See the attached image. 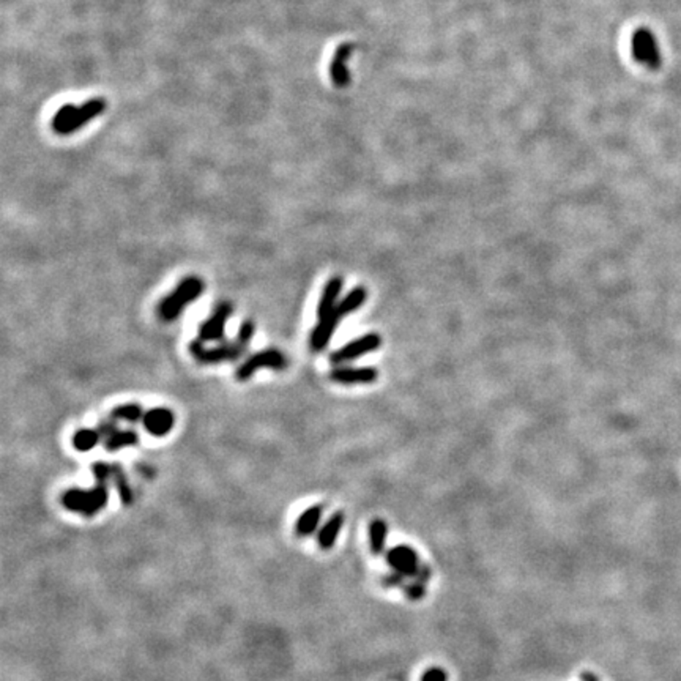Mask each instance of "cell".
Returning <instances> with one entry per match:
<instances>
[{
  "instance_id": "1",
  "label": "cell",
  "mask_w": 681,
  "mask_h": 681,
  "mask_svg": "<svg viewBox=\"0 0 681 681\" xmlns=\"http://www.w3.org/2000/svg\"><path fill=\"white\" fill-rule=\"evenodd\" d=\"M204 289L205 284L199 276H186L169 295L161 300L158 305L159 319L164 322H174L175 319H179L183 309L204 294Z\"/></svg>"
},
{
  "instance_id": "2",
  "label": "cell",
  "mask_w": 681,
  "mask_h": 681,
  "mask_svg": "<svg viewBox=\"0 0 681 681\" xmlns=\"http://www.w3.org/2000/svg\"><path fill=\"white\" fill-rule=\"evenodd\" d=\"M109 500V490H107V484L98 483L95 488L92 489H78L71 488L68 490H65L62 497H60V502H62V507L65 510H68L71 512H76L84 517H93L97 516L100 511H103Z\"/></svg>"
},
{
  "instance_id": "3",
  "label": "cell",
  "mask_w": 681,
  "mask_h": 681,
  "mask_svg": "<svg viewBox=\"0 0 681 681\" xmlns=\"http://www.w3.org/2000/svg\"><path fill=\"white\" fill-rule=\"evenodd\" d=\"M106 101L103 98H95L85 103L83 107L73 104H65L56 112L52 119V128L60 134H70L78 131L84 123L90 122L93 117L104 111Z\"/></svg>"
},
{
  "instance_id": "4",
  "label": "cell",
  "mask_w": 681,
  "mask_h": 681,
  "mask_svg": "<svg viewBox=\"0 0 681 681\" xmlns=\"http://www.w3.org/2000/svg\"><path fill=\"white\" fill-rule=\"evenodd\" d=\"M246 347L248 346L241 344L239 339L222 342L217 347H205L204 341L198 338L190 344V354L200 365H218V363L235 361L241 358L246 352Z\"/></svg>"
},
{
  "instance_id": "5",
  "label": "cell",
  "mask_w": 681,
  "mask_h": 681,
  "mask_svg": "<svg viewBox=\"0 0 681 681\" xmlns=\"http://www.w3.org/2000/svg\"><path fill=\"white\" fill-rule=\"evenodd\" d=\"M286 368L287 360L286 356L282 355V352L276 349H265L260 350V352L253 354L246 361L241 363L237 373H235V377H237L239 382H246L260 369L282 370Z\"/></svg>"
},
{
  "instance_id": "6",
  "label": "cell",
  "mask_w": 681,
  "mask_h": 681,
  "mask_svg": "<svg viewBox=\"0 0 681 681\" xmlns=\"http://www.w3.org/2000/svg\"><path fill=\"white\" fill-rule=\"evenodd\" d=\"M631 52L632 57L640 65L650 70H658L661 66V49L656 37L649 29H639L634 32L631 38Z\"/></svg>"
},
{
  "instance_id": "7",
  "label": "cell",
  "mask_w": 681,
  "mask_h": 681,
  "mask_svg": "<svg viewBox=\"0 0 681 681\" xmlns=\"http://www.w3.org/2000/svg\"><path fill=\"white\" fill-rule=\"evenodd\" d=\"M380 346H382L380 336L375 333H368L365 336H360V338L347 342L346 346H342L341 349L335 350L332 356H330V360H332L333 365H342V363L352 361L360 358L363 355L374 352V350H377Z\"/></svg>"
},
{
  "instance_id": "8",
  "label": "cell",
  "mask_w": 681,
  "mask_h": 681,
  "mask_svg": "<svg viewBox=\"0 0 681 681\" xmlns=\"http://www.w3.org/2000/svg\"><path fill=\"white\" fill-rule=\"evenodd\" d=\"M234 314V306L231 301H221L213 309L212 315L199 325L198 338L204 342L207 341H222L224 339L226 323Z\"/></svg>"
},
{
  "instance_id": "9",
  "label": "cell",
  "mask_w": 681,
  "mask_h": 681,
  "mask_svg": "<svg viewBox=\"0 0 681 681\" xmlns=\"http://www.w3.org/2000/svg\"><path fill=\"white\" fill-rule=\"evenodd\" d=\"M387 562L396 572L406 577H415L421 568L416 552L407 546H396L390 549L387 552Z\"/></svg>"
},
{
  "instance_id": "10",
  "label": "cell",
  "mask_w": 681,
  "mask_h": 681,
  "mask_svg": "<svg viewBox=\"0 0 681 681\" xmlns=\"http://www.w3.org/2000/svg\"><path fill=\"white\" fill-rule=\"evenodd\" d=\"M143 424L148 434L155 437H164L169 434L174 428L175 415L169 409L157 407L144 414Z\"/></svg>"
},
{
  "instance_id": "11",
  "label": "cell",
  "mask_w": 681,
  "mask_h": 681,
  "mask_svg": "<svg viewBox=\"0 0 681 681\" xmlns=\"http://www.w3.org/2000/svg\"><path fill=\"white\" fill-rule=\"evenodd\" d=\"M341 319L342 317L336 311L330 313L328 315L319 319V322H317V325L313 330L311 338H309V346H311L313 352H322V350L328 346Z\"/></svg>"
},
{
  "instance_id": "12",
  "label": "cell",
  "mask_w": 681,
  "mask_h": 681,
  "mask_svg": "<svg viewBox=\"0 0 681 681\" xmlns=\"http://www.w3.org/2000/svg\"><path fill=\"white\" fill-rule=\"evenodd\" d=\"M330 379L342 385H361V383H373L377 379V370L374 368H335L330 373Z\"/></svg>"
},
{
  "instance_id": "13",
  "label": "cell",
  "mask_w": 681,
  "mask_h": 681,
  "mask_svg": "<svg viewBox=\"0 0 681 681\" xmlns=\"http://www.w3.org/2000/svg\"><path fill=\"white\" fill-rule=\"evenodd\" d=\"M342 286H344V281L341 276H333V278L327 282L325 287H323L319 305H317V317H319V319L328 315L330 313H333L335 308L338 306L339 303L338 299L341 295Z\"/></svg>"
},
{
  "instance_id": "14",
  "label": "cell",
  "mask_w": 681,
  "mask_h": 681,
  "mask_svg": "<svg viewBox=\"0 0 681 681\" xmlns=\"http://www.w3.org/2000/svg\"><path fill=\"white\" fill-rule=\"evenodd\" d=\"M352 46L350 44H342L336 51L335 57L332 60V66H330V74H332V79L336 85L344 87L349 83V71L346 62L347 59L352 56Z\"/></svg>"
},
{
  "instance_id": "15",
  "label": "cell",
  "mask_w": 681,
  "mask_h": 681,
  "mask_svg": "<svg viewBox=\"0 0 681 681\" xmlns=\"http://www.w3.org/2000/svg\"><path fill=\"white\" fill-rule=\"evenodd\" d=\"M342 525H344V512L342 511H338V512H335V514H332V517L328 519V521L323 524V527L320 529L319 531V535H317V541H319V546L322 549H332L335 543H336V538H338L339 535V531L342 529Z\"/></svg>"
},
{
  "instance_id": "16",
  "label": "cell",
  "mask_w": 681,
  "mask_h": 681,
  "mask_svg": "<svg viewBox=\"0 0 681 681\" xmlns=\"http://www.w3.org/2000/svg\"><path fill=\"white\" fill-rule=\"evenodd\" d=\"M322 512H323L322 505H314V507L303 511L300 517H299V521H296V524H295L296 535H299L300 538L313 535L315 529L319 527V522L322 519Z\"/></svg>"
},
{
  "instance_id": "17",
  "label": "cell",
  "mask_w": 681,
  "mask_h": 681,
  "mask_svg": "<svg viewBox=\"0 0 681 681\" xmlns=\"http://www.w3.org/2000/svg\"><path fill=\"white\" fill-rule=\"evenodd\" d=\"M368 299V292L365 287H355L350 291L344 299L338 303V306L335 308V311L338 313L341 317H346L349 314L355 313L356 309H360L363 306V303Z\"/></svg>"
},
{
  "instance_id": "18",
  "label": "cell",
  "mask_w": 681,
  "mask_h": 681,
  "mask_svg": "<svg viewBox=\"0 0 681 681\" xmlns=\"http://www.w3.org/2000/svg\"><path fill=\"white\" fill-rule=\"evenodd\" d=\"M139 443V435L138 433H134L131 429L126 430H116L111 437H107L104 440V448L107 451H119L126 447H134V445Z\"/></svg>"
},
{
  "instance_id": "19",
  "label": "cell",
  "mask_w": 681,
  "mask_h": 681,
  "mask_svg": "<svg viewBox=\"0 0 681 681\" xmlns=\"http://www.w3.org/2000/svg\"><path fill=\"white\" fill-rule=\"evenodd\" d=\"M100 440H101V435L98 433V429H87V428L76 430L71 438L74 450L80 451V453H87V451L93 450L100 443Z\"/></svg>"
},
{
  "instance_id": "20",
  "label": "cell",
  "mask_w": 681,
  "mask_h": 681,
  "mask_svg": "<svg viewBox=\"0 0 681 681\" xmlns=\"http://www.w3.org/2000/svg\"><path fill=\"white\" fill-rule=\"evenodd\" d=\"M387 534H388V527L385 521H382V519H375V521L370 522L369 541H370V550H373V554L380 555L383 549H385Z\"/></svg>"
},
{
  "instance_id": "21",
  "label": "cell",
  "mask_w": 681,
  "mask_h": 681,
  "mask_svg": "<svg viewBox=\"0 0 681 681\" xmlns=\"http://www.w3.org/2000/svg\"><path fill=\"white\" fill-rule=\"evenodd\" d=\"M111 418L116 421H128V423H138L144 418V410L136 402H128L117 406L111 410Z\"/></svg>"
},
{
  "instance_id": "22",
  "label": "cell",
  "mask_w": 681,
  "mask_h": 681,
  "mask_svg": "<svg viewBox=\"0 0 681 681\" xmlns=\"http://www.w3.org/2000/svg\"><path fill=\"white\" fill-rule=\"evenodd\" d=\"M111 480L116 483L120 500H122L125 507H130V505L133 503V490L130 488V484H128V481H126V476L123 474L122 467H120L119 464H112V478H111Z\"/></svg>"
},
{
  "instance_id": "23",
  "label": "cell",
  "mask_w": 681,
  "mask_h": 681,
  "mask_svg": "<svg viewBox=\"0 0 681 681\" xmlns=\"http://www.w3.org/2000/svg\"><path fill=\"white\" fill-rule=\"evenodd\" d=\"M254 335H255V323L253 320H245L243 323L240 325V330H239V333H237V339L241 342V344H245V346H248L249 341H251L254 338Z\"/></svg>"
},
{
  "instance_id": "24",
  "label": "cell",
  "mask_w": 681,
  "mask_h": 681,
  "mask_svg": "<svg viewBox=\"0 0 681 681\" xmlns=\"http://www.w3.org/2000/svg\"><path fill=\"white\" fill-rule=\"evenodd\" d=\"M402 590L410 599H421L424 598V595H426V589H424V585L420 582L406 584L402 586Z\"/></svg>"
},
{
  "instance_id": "25",
  "label": "cell",
  "mask_w": 681,
  "mask_h": 681,
  "mask_svg": "<svg viewBox=\"0 0 681 681\" xmlns=\"http://www.w3.org/2000/svg\"><path fill=\"white\" fill-rule=\"evenodd\" d=\"M97 429H98V433H100L101 438H103V440H106L107 437H111L114 433H116V430H119V426H117L116 420H112V418L109 416V420L101 421L100 426H98Z\"/></svg>"
},
{
  "instance_id": "26",
  "label": "cell",
  "mask_w": 681,
  "mask_h": 681,
  "mask_svg": "<svg viewBox=\"0 0 681 681\" xmlns=\"http://www.w3.org/2000/svg\"><path fill=\"white\" fill-rule=\"evenodd\" d=\"M421 681H447V673L440 667H433L424 672Z\"/></svg>"
}]
</instances>
